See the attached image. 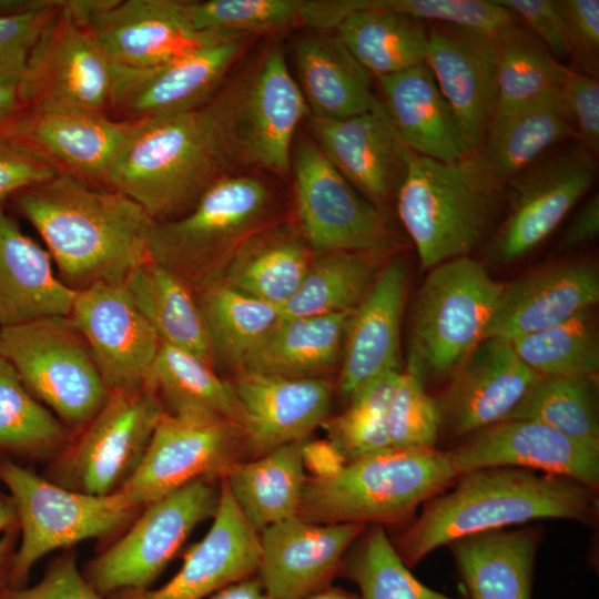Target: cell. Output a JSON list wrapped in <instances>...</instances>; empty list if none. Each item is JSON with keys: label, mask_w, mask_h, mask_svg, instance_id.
Wrapping results in <instances>:
<instances>
[{"label": "cell", "mask_w": 599, "mask_h": 599, "mask_svg": "<svg viewBox=\"0 0 599 599\" xmlns=\"http://www.w3.org/2000/svg\"><path fill=\"white\" fill-rule=\"evenodd\" d=\"M247 78L225 84L197 109L132 122L104 186L138 203L154 222L189 212L214 182L243 164Z\"/></svg>", "instance_id": "6da1fadb"}, {"label": "cell", "mask_w": 599, "mask_h": 599, "mask_svg": "<svg viewBox=\"0 0 599 599\" xmlns=\"http://www.w3.org/2000/svg\"><path fill=\"white\" fill-rule=\"evenodd\" d=\"M16 202L42 237L60 280L77 292L124 283L149 258L154 221L118 191L60 172L16 194Z\"/></svg>", "instance_id": "7a4b0ae2"}, {"label": "cell", "mask_w": 599, "mask_h": 599, "mask_svg": "<svg viewBox=\"0 0 599 599\" xmlns=\"http://www.w3.org/2000/svg\"><path fill=\"white\" fill-rule=\"evenodd\" d=\"M454 488L428 501L393 544L409 568L453 540L539 519L593 525L597 491L565 476L519 467L460 474Z\"/></svg>", "instance_id": "3957f363"}, {"label": "cell", "mask_w": 599, "mask_h": 599, "mask_svg": "<svg viewBox=\"0 0 599 599\" xmlns=\"http://www.w3.org/2000/svg\"><path fill=\"white\" fill-rule=\"evenodd\" d=\"M448 450L386 448L307 478L297 516L315 524H398L451 486ZM409 524V522H408Z\"/></svg>", "instance_id": "277c9868"}, {"label": "cell", "mask_w": 599, "mask_h": 599, "mask_svg": "<svg viewBox=\"0 0 599 599\" xmlns=\"http://www.w3.org/2000/svg\"><path fill=\"white\" fill-rule=\"evenodd\" d=\"M501 194L470 156L445 163L408 150L395 200L422 268L468 256L479 246L496 221Z\"/></svg>", "instance_id": "5b68a950"}, {"label": "cell", "mask_w": 599, "mask_h": 599, "mask_svg": "<svg viewBox=\"0 0 599 599\" xmlns=\"http://www.w3.org/2000/svg\"><path fill=\"white\" fill-rule=\"evenodd\" d=\"M428 271L413 305L406 370L424 387L447 382L484 339L505 285L470 255Z\"/></svg>", "instance_id": "8992f818"}, {"label": "cell", "mask_w": 599, "mask_h": 599, "mask_svg": "<svg viewBox=\"0 0 599 599\" xmlns=\"http://www.w3.org/2000/svg\"><path fill=\"white\" fill-rule=\"evenodd\" d=\"M268 204V190L260 179L224 175L189 212L154 222L149 257L195 291L215 280L241 243L263 227Z\"/></svg>", "instance_id": "52a82bcc"}, {"label": "cell", "mask_w": 599, "mask_h": 599, "mask_svg": "<svg viewBox=\"0 0 599 599\" xmlns=\"http://www.w3.org/2000/svg\"><path fill=\"white\" fill-rule=\"evenodd\" d=\"M0 483L13 504L20 534L10 588L27 586L33 566L45 555L108 536L138 510L120 489L103 496L68 489L9 458H0Z\"/></svg>", "instance_id": "ba28073f"}, {"label": "cell", "mask_w": 599, "mask_h": 599, "mask_svg": "<svg viewBox=\"0 0 599 599\" xmlns=\"http://www.w3.org/2000/svg\"><path fill=\"white\" fill-rule=\"evenodd\" d=\"M0 356L41 404L72 427H84L110 394L69 316L0 327Z\"/></svg>", "instance_id": "9c48e42d"}, {"label": "cell", "mask_w": 599, "mask_h": 599, "mask_svg": "<svg viewBox=\"0 0 599 599\" xmlns=\"http://www.w3.org/2000/svg\"><path fill=\"white\" fill-rule=\"evenodd\" d=\"M219 500L220 489L199 478L146 505L128 532L88 565L85 580L103 599L149 589L191 531L214 517Z\"/></svg>", "instance_id": "30bf717a"}, {"label": "cell", "mask_w": 599, "mask_h": 599, "mask_svg": "<svg viewBox=\"0 0 599 599\" xmlns=\"http://www.w3.org/2000/svg\"><path fill=\"white\" fill-rule=\"evenodd\" d=\"M241 449L232 420L203 410H164L142 460L119 489L139 509L195 479L223 478Z\"/></svg>", "instance_id": "8fae6325"}, {"label": "cell", "mask_w": 599, "mask_h": 599, "mask_svg": "<svg viewBox=\"0 0 599 599\" xmlns=\"http://www.w3.org/2000/svg\"><path fill=\"white\" fill-rule=\"evenodd\" d=\"M298 230L311 252H387L393 233L387 215L336 170L312 140L294 155Z\"/></svg>", "instance_id": "7c38bea8"}, {"label": "cell", "mask_w": 599, "mask_h": 599, "mask_svg": "<svg viewBox=\"0 0 599 599\" xmlns=\"http://www.w3.org/2000/svg\"><path fill=\"white\" fill-rule=\"evenodd\" d=\"M595 179V158L579 143L544 155L512 176L505 186V219L485 251L487 261L506 265L529 254L552 233Z\"/></svg>", "instance_id": "4fadbf2b"}, {"label": "cell", "mask_w": 599, "mask_h": 599, "mask_svg": "<svg viewBox=\"0 0 599 599\" xmlns=\"http://www.w3.org/2000/svg\"><path fill=\"white\" fill-rule=\"evenodd\" d=\"M111 88L112 63L87 27L61 4L40 33L19 80L24 109L75 106L104 112Z\"/></svg>", "instance_id": "5bb4252c"}, {"label": "cell", "mask_w": 599, "mask_h": 599, "mask_svg": "<svg viewBox=\"0 0 599 599\" xmlns=\"http://www.w3.org/2000/svg\"><path fill=\"white\" fill-rule=\"evenodd\" d=\"M163 412L151 386L110 393L68 454L65 473L74 490L116 491L142 460Z\"/></svg>", "instance_id": "9a60e30c"}, {"label": "cell", "mask_w": 599, "mask_h": 599, "mask_svg": "<svg viewBox=\"0 0 599 599\" xmlns=\"http://www.w3.org/2000/svg\"><path fill=\"white\" fill-rule=\"evenodd\" d=\"M250 35L220 41L146 68L112 64L109 109L135 122L197 109L222 88Z\"/></svg>", "instance_id": "2e32d148"}, {"label": "cell", "mask_w": 599, "mask_h": 599, "mask_svg": "<svg viewBox=\"0 0 599 599\" xmlns=\"http://www.w3.org/2000/svg\"><path fill=\"white\" fill-rule=\"evenodd\" d=\"M69 317L84 338L109 393L149 386L161 339L124 283L78 291Z\"/></svg>", "instance_id": "e0dca14e"}, {"label": "cell", "mask_w": 599, "mask_h": 599, "mask_svg": "<svg viewBox=\"0 0 599 599\" xmlns=\"http://www.w3.org/2000/svg\"><path fill=\"white\" fill-rule=\"evenodd\" d=\"M114 65L146 68L241 35L197 31L185 1L102 0L84 24Z\"/></svg>", "instance_id": "ac0fdd59"}, {"label": "cell", "mask_w": 599, "mask_h": 599, "mask_svg": "<svg viewBox=\"0 0 599 599\" xmlns=\"http://www.w3.org/2000/svg\"><path fill=\"white\" fill-rule=\"evenodd\" d=\"M425 63L448 102L465 156L483 145L497 105V39L470 30L427 23Z\"/></svg>", "instance_id": "d6986e66"}, {"label": "cell", "mask_w": 599, "mask_h": 599, "mask_svg": "<svg viewBox=\"0 0 599 599\" xmlns=\"http://www.w3.org/2000/svg\"><path fill=\"white\" fill-rule=\"evenodd\" d=\"M539 377L519 358L510 341L484 338L434 398L439 435L445 432L466 438L506 420Z\"/></svg>", "instance_id": "ffe728a7"}, {"label": "cell", "mask_w": 599, "mask_h": 599, "mask_svg": "<svg viewBox=\"0 0 599 599\" xmlns=\"http://www.w3.org/2000/svg\"><path fill=\"white\" fill-rule=\"evenodd\" d=\"M132 122L75 106L24 109L0 134L34 150L61 172L104 186Z\"/></svg>", "instance_id": "44dd1931"}, {"label": "cell", "mask_w": 599, "mask_h": 599, "mask_svg": "<svg viewBox=\"0 0 599 599\" xmlns=\"http://www.w3.org/2000/svg\"><path fill=\"white\" fill-rule=\"evenodd\" d=\"M460 474L486 467H519L599 487V448L532 419H507L483 428L448 450Z\"/></svg>", "instance_id": "7402d4cb"}, {"label": "cell", "mask_w": 599, "mask_h": 599, "mask_svg": "<svg viewBox=\"0 0 599 599\" xmlns=\"http://www.w3.org/2000/svg\"><path fill=\"white\" fill-rule=\"evenodd\" d=\"M232 386L240 408L242 449L254 457L306 440L327 419L332 386L321 377L240 372Z\"/></svg>", "instance_id": "603a6c76"}, {"label": "cell", "mask_w": 599, "mask_h": 599, "mask_svg": "<svg viewBox=\"0 0 599 599\" xmlns=\"http://www.w3.org/2000/svg\"><path fill=\"white\" fill-rule=\"evenodd\" d=\"M363 524H315L293 516L263 529L257 578L274 599H304L324 588Z\"/></svg>", "instance_id": "cb8c5ba5"}, {"label": "cell", "mask_w": 599, "mask_h": 599, "mask_svg": "<svg viewBox=\"0 0 599 599\" xmlns=\"http://www.w3.org/2000/svg\"><path fill=\"white\" fill-rule=\"evenodd\" d=\"M311 128L323 154L364 197L380 209L395 197L409 149L379 97L369 110L346 119L312 116Z\"/></svg>", "instance_id": "d4e9b609"}, {"label": "cell", "mask_w": 599, "mask_h": 599, "mask_svg": "<svg viewBox=\"0 0 599 599\" xmlns=\"http://www.w3.org/2000/svg\"><path fill=\"white\" fill-rule=\"evenodd\" d=\"M258 534L247 524L222 480L213 524L184 555L179 571L162 587L124 590L104 599H205L257 570Z\"/></svg>", "instance_id": "484cf974"}, {"label": "cell", "mask_w": 599, "mask_h": 599, "mask_svg": "<svg viewBox=\"0 0 599 599\" xmlns=\"http://www.w3.org/2000/svg\"><path fill=\"white\" fill-rule=\"evenodd\" d=\"M308 112L283 52L271 49L248 75L244 91L240 123L243 164L288 175L292 142Z\"/></svg>", "instance_id": "4316f807"}, {"label": "cell", "mask_w": 599, "mask_h": 599, "mask_svg": "<svg viewBox=\"0 0 599 599\" xmlns=\"http://www.w3.org/2000/svg\"><path fill=\"white\" fill-rule=\"evenodd\" d=\"M598 300L595 263L569 260L542 266L504 285L484 338L514 341L593 307Z\"/></svg>", "instance_id": "83f0119b"}, {"label": "cell", "mask_w": 599, "mask_h": 599, "mask_svg": "<svg viewBox=\"0 0 599 599\" xmlns=\"http://www.w3.org/2000/svg\"><path fill=\"white\" fill-rule=\"evenodd\" d=\"M407 268L400 257L387 262L347 323L339 376L341 393L351 398L379 374L399 369L398 345Z\"/></svg>", "instance_id": "f1b7e54d"}, {"label": "cell", "mask_w": 599, "mask_h": 599, "mask_svg": "<svg viewBox=\"0 0 599 599\" xmlns=\"http://www.w3.org/2000/svg\"><path fill=\"white\" fill-rule=\"evenodd\" d=\"M77 294L54 273L48 251L0 209V327L69 316Z\"/></svg>", "instance_id": "f546056e"}, {"label": "cell", "mask_w": 599, "mask_h": 599, "mask_svg": "<svg viewBox=\"0 0 599 599\" xmlns=\"http://www.w3.org/2000/svg\"><path fill=\"white\" fill-rule=\"evenodd\" d=\"M540 526L493 529L449 542L468 599H531Z\"/></svg>", "instance_id": "4dcf8cb0"}, {"label": "cell", "mask_w": 599, "mask_h": 599, "mask_svg": "<svg viewBox=\"0 0 599 599\" xmlns=\"http://www.w3.org/2000/svg\"><path fill=\"white\" fill-rule=\"evenodd\" d=\"M375 79L380 100L410 151L445 163L466 158L453 111L425 62Z\"/></svg>", "instance_id": "1f68e13d"}, {"label": "cell", "mask_w": 599, "mask_h": 599, "mask_svg": "<svg viewBox=\"0 0 599 599\" xmlns=\"http://www.w3.org/2000/svg\"><path fill=\"white\" fill-rule=\"evenodd\" d=\"M309 253L293 224L263 226L241 243L215 280L281 308L297 291Z\"/></svg>", "instance_id": "d6a6232c"}, {"label": "cell", "mask_w": 599, "mask_h": 599, "mask_svg": "<svg viewBox=\"0 0 599 599\" xmlns=\"http://www.w3.org/2000/svg\"><path fill=\"white\" fill-rule=\"evenodd\" d=\"M295 61L312 116L341 120L369 110L377 95L373 77L348 51L338 35L298 39Z\"/></svg>", "instance_id": "836d02e7"}, {"label": "cell", "mask_w": 599, "mask_h": 599, "mask_svg": "<svg viewBox=\"0 0 599 599\" xmlns=\"http://www.w3.org/2000/svg\"><path fill=\"white\" fill-rule=\"evenodd\" d=\"M571 136L575 130L559 92L491 124L470 158L485 180L504 192L512 176Z\"/></svg>", "instance_id": "e575fe53"}, {"label": "cell", "mask_w": 599, "mask_h": 599, "mask_svg": "<svg viewBox=\"0 0 599 599\" xmlns=\"http://www.w3.org/2000/svg\"><path fill=\"white\" fill-rule=\"evenodd\" d=\"M353 311L281 317L248 354L238 372L287 378L319 377L342 358L345 332Z\"/></svg>", "instance_id": "d590c367"}, {"label": "cell", "mask_w": 599, "mask_h": 599, "mask_svg": "<svg viewBox=\"0 0 599 599\" xmlns=\"http://www.w3.org/2000/svg\"><path fill=\"white\" fill-rule=\"evenodd\" d=\"M304 443L281 446L252 461H236L223 477L243 517L257 534L298 514L307 479Z\"/></svg>", "instance_id": "8d00e7d4"}, {"label": "cell", "mask_w": 599, "mask_h": 599, "mask_svg": "<svg viewBox=\"0 0 599 599\" xmlns=\"http://www.w3.org/2000/svg\"><path fill=\"white\" fill-rule=\"evenodd\" d=\"M124 285L162 343L214 365L206 325L187 283L149 257L129 274Z\"/></svg>", "instance_id": "74e56055"}, {"label": "cell", "mask_w": 599, "mask_h": 599, "mask_svg": "<svg viewBox=\"0 0 599 599\" xmlns=\"http://www.w3.org/2000/svg\"><path fill=\"white\" fill-rule=\"evenodd\" d=\"M336 34L374 78L394 74L425 62L428 26L413 17L351 0V13Z\"/></svg>", "instance_id": "f35d334b"}, {"label": "cell", "mask_w": 599, "mask_h": 599, "mask_svg": "<svg viewBox=\"0 0 599 599\" xmlns=\"http://www.w3.org/2000/svg\"><path fill=\"white\" fill-rule=\"evenodd\" d=\"M385 253L337 251L312 257L297 291L280 308L282 318L353 311L385 265Z\"/></svg>", "instance_id": "ab89813d"}, {"label": "cell", "mask_w": 599, "mask_h": 599, "mask_svg": "<svg viewBox=\"0 0 599 599\" xmlns=\"http://www.w3.org/2000/svg\"><path fill=\"white\" fill-rule=\"evenodd\" d=\"M213 361L238 370L248 354L280 322V307L241 293L221 281L195 291Z\"/></svg>", "instance_id": "60d3db41"}, {"label": "cell", "mask_w": 599, "mask_h": 599, "mask_svg": "<svg viewBox=\"0 0 599 599\" xmlns=\"http://www.w3.org/2000/svg\"><path fill=\"white\" fill-rule=\"evenodd\" d=\"M497 105L491 124L560 92L564 64L521 22L498 39Z\"/></svg>", "instance_id": "b9f144b4"}, {"label": "cell", "mask_w": 599, "mask_h": 599, "mask_svg": "<svg viewBox=\"0 0 599 599\" xmlns=\"http://www.w3.org/2000/svg\"><path fill=\"white\" fill-rule=\"evenodd\" d=\"M507 419L537 420L599 448L597 374L540 376Z\"/></svg>", "instance_id": "7bdbcfd3"}, {"label": "cell", "mask_w": 599, "mask_h": 599, "mask_svg": "<svg viewBox=\"0 0 599 599\" xmlns=\"http://www.w3.org/2000/svg\"><path fill=\"white\" fill-rule=\"evenodd\" d=\"M149 386L164 398L170 413L203 410L238 426L240 408L232 384L192 353L161 342Z\"/></svg>", "instance_id": "ee69618b"}, {"label": "cell", "mask_w": 599, "mask_h": 599, "mask_svg": "<svg viewBox=\"0 0 599 599\" xmlns=\"http://www.w3.org/2000/svg\"><path fill=\"white\" fill-rule=\"evenodd\" d=\"M593 307L555 326L510 341L515 352L539 376L597 374L599 335Z\"/></svg>", "instance_id": "f6af8a7d"}, {"label": "cell", "mask_w": 599, "mask_h": 599, "mask_svg": "<svg viewBox=\"0 0 599 599\" xmlns=\"http://www.w3.org/2000/svg\"><path fill=\"white\" fill-rule=\"evenodd\" d=\"M68 440V429L0 356V451L40 456Z\"/></svg>", "instance_id": "bcb514c9"}, {"label": "cell", "mask_w": 599, "mask_h": 599, "mask_svg": "<svg viewBox=\"0 0 599 599\" xmlns=\"http://www.w3.org/2000/svg\"><path fill=\"white\" fill-rule=\"evenodd\" d=\"M359 599H457L437 592L409 571L382 525H373L343 567Z\"/></svg>", "instance_id": "7dc6e473"}, {"label": "cell", "mask_w": 599, "mask_h": 599, "mask_svg": "<svg viewBox=\"0 0 599 599\" xmlns=\"http://www.w3.org/2000/svg\"><path fill=\"white\" fill-rule=\"evenodd\" d=\"M304 0H206L185 1V10L197 31L247 34L301 24Z\"/></svg>", "instance_id": "c3c4849f"}, {"label": "cell", "mask_w": 599, "mask_h": 599, "mask_svg": "<svg viewBox=\"0 0 599 599\" xmlns=\"http://www.w3.org/2000/svg\"><path fill=\"white\" fill-rule=\"evenodd\" d=\"M368 8L403 13L425 23L470 30L498 39L520 20L496 0H363Z\"/></svg>", "instance_id": "681fc988"}, {"label": "cell", "mask_w": 599, "mask_h": 599, "mask_svg": "<svg viewBox=\"0 0 599 599\" xmlns=\"http://www.w3.org/2000/svg\"><path fill=\"white\" fill-rule=\"evenodd\" d=\"M390 446L398 449L436 448L439 414L434 397L413 375L402 374L387 412Z\"/></svg>", "instance_id": "f907efd6"}, {"label": "cell", "mask_w": 599, "mask_h": 599, "mask_svg": "<svg viewBox=\"0 0 599 599\" xmlns=\"http://www.w3.org/2000/svg\"><path fill=\"white\" fill-rule=\"evenodd\" d=\"M62 1H51L37 9L0 14V80L19 82L28 58L43 28L61 8Z\"/></svg>", "instance_id": "816d5d0a"}, {"label": "cell", "mask_w": 599, "mask_h": 599, "mask_svg": "<svg viewBox=\"0 0 599 599\" xmlns=\"http://www.w3.org/2000/svg\"><path fill=\"white\" fill-rule=\"evenodd\" d=\"M328 441L345 464L369 454L390 448L387 414H375L347 408L323 424Z\"/></svg>", "instance_id": "f5cc1de1"}, {"label": "cell", "mask_w": 599, "mask_h": 599, "mask_svg": "<svg viewBox=\"0 0 599 599\" xmlns=\"http://www.w3.org/2000/svg\"><path fill=\"white\" fill-rule=\"evenodd\" d=\"M576 71L598 79L599 1L555 0Z\"/></svg>", "instance_id": "db71d44e"}, {"label": "cell", "mask_w": 599, "mask_h": 599, "mask_svg": "<svg viewBox=\"0 0 599 599\" xmlns=\"http://www.w3.org/2000/svg\"><path fill=\"white\" fill-rule=\"evenodd\" d=\"M560 95L578 143L593 158L599 153V82L564 65Z\"/></svg>", "instance_id": "11a10c76"}, {"label": "cell", "mask_w": 599, "mask_h": 599, "mask_svg": "<svg viewBox=\"0 0 599 599\" xmlns=\"http://www.w3.org/2000/svg\"><path fill=\"white\" fill-rule=\"evenodd\" d=\"M60 172L34 150L0 134V203L12 194L51 180Z\"/></svg>", "instance_id": "9f6ffc18"}, {"label": "cell", "mask_w": 599, "mask_h": 599, "mask_svg": "<svg viewBox=\"0 0 599 599\" xmlns=\"http://www.w3.org/2000/svg\"><path fill=\"white\" fill-rule=\"evenodd\" d=\"M0 599H103L85 580L74 552L54 559L33 586L7 588Z\"/></svg>", "instance_id": "6f0895ef"}, {"label": "cell", "mask_w": 599, "mask_h": 599, "mask_svg": "<svg viewBox=\"0 0 599 599\" xmlns=\"http://www.w3.org/2000/svg\"><path fill=\"white\" fill-rule=\"evenodd\" d=\"M514 13L559 62L569 60L562 21L552 0H496Z\"/></svg>", "instance_id": "680465c9"}, {"label": "cell", "mask_w": 599, "mask_h": 599, "mask_svg": "<svg viewBox=\"0 0 599 599\" xmlns=\"http://www.w3.org/2000/svg\"><path fill=\"white\" fill-rule=\"evenodd\" d=\"M599 232V195L595 193L578 211L558 243V251L569 252L592 242Z\"/></svg>", "instance_id": "91938a15"}, {"label": "cell", "mask_w": 599, "mask_h": 599, "mask_svg": "<svg viewBox=\"0 0 599 599\" xmlns=\"http://www.w3.org/2000/svg\"><path fill=\"white\" fill-rule=\"evenodd\" d=\"M304 465L314 471V476H329L338 471L344 460L334 446L328 441L305 440L303 445Z\"/></svg>", "instance_id": "94428289"}, {"label": "cell", "mask_w": 599, "mask_h": 599, "mask_svg": "<svg viewBox=\"0 0 599 599\" xmlns=\"http://www.w3.org/2000/svg\"><path fill=\"white\" fill-rule=\"evenodd\" d=\"M24 110L19 82L0 80V133Z\"/></svg>", "instance_id": "6125c7cd"}, {"label": "cell", "mask_w": 599, "mask_h": 599, "mask_svg": "<svg viewBox=\"0 0 599 599\" xmlns=\"http://www.w3.org/2000/svg\"><path fill=\"white\" fill-rule=\"evenodd\" d=\"M206 599H274L263 588L257 577H247L231 583Z\"/></svg>", "instance_id": "be15d7a7"}, {"label": "cell", "mask_w": 599, "mask_h": 599, "mask_svg": "<svg viewBox=\"0 0 599 599\" xmlns=\"http://www.w3.org/2000/svg\"><path fill=\"white\" fill-rule=\"evenodd\" d=\"M18 534L17 527L0 535V595L10 587V571Z\"/></svg>", "instance_id": "e7e4bbea"}, {"label": "cell", "mask_w": 599, "mask_h": 599, "mask_svg": "<svg viewBox=\"0 0 599 599\" xmlns=\"http://www.w3.org/2000/svg\"><path fill=\"white\" fill-rule=\"evenodd\" d=\"M18 527L13 504L8 496L0 491V535Z\"/></svg>", "instance_id": "03108f58"}, {"label": "cell", "mask_w": 599, "mask_h": 599, "mask_svg": "<svg viewBox=\"0 0 599 599\" xmlns=\"http://www.w3.org/2000/svg\"><path fill=\"white\" fill-rule=\"evenodd\" d=\"M304 599H359V597L341 588H324Z\"/></svg>", "instance_id": "003e7915"}]
</instances>
